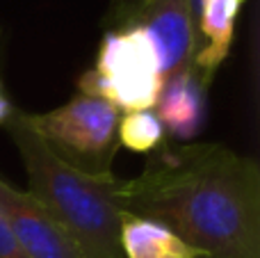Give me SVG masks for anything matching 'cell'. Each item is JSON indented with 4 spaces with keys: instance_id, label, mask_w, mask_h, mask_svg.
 Returning <instances> with one entry per match:
<instances>
[{
    "instance_id": "cell-13",
    "label": "cell",
    "mask_w": 260,
    "mask_h": 258,
    "mask_svg": "<svg viewBox=\"0 0 260 258\" xmlns=\"http://www.w3.org/2000/svg\"><path fill=\"white\" fill-rule=\"evenodd\" d=\"M189 5H192V12H194V18H197V9H199V5H201V0H189Z\"/></svg>"
},
{
    "instance_id": "cell-3",
    "label": "cell",
    "mask_w": 260,
    "mask_h": 258,
    "mask_svg": "<svg viewBox=\"0 0 260 258\" xmlns=\"http://www.w3.org/2000/svg\"><path fill=\"white\" fill-rule=\"evenodd\" d=\"M32 131L67 165L89 174L112 172L121 112L105 99L76 91L48 112H25Z\"/></svg>"
},
{
    "instance_id": "cell-9",
    "label": "cell",
    "mask_w": 260,
    "mask_h": 258,
    "mask_svg": "<svg viewBox=\"0 0 260 258\" xmlns=\"http://www.w3.org/2000/svg\"><path fill=\"white\" fill-rule=\"evenodd\" d=\"M119 245L123 258H203L165 224L126 213L121 219Z\"/></svg>"
},
{
    "instance_id": "cell-11",
    "label": "cell",
    "mask_w": 260,
    "mask_h": 258,
    "mask_svg": "<svg viewBox=\"0 0 260 258\" xmlns=\"http://www.w3.org/2000/svg\"><path fill=\"white\" fill-rule=\"evenodd\" d=\"M0 258H25L16 245V238L12 233V227H9V219L5 215L3 204H0Z\"/></svg>"
},
{
    "instance_id": "cell-6",
    "label": "cell",
    "mask_w": 260,
    "mask_h": 258,
    "mask_svg": "<svg viewBox=\"0 0 260 258\" xmlns=\"http://www.w3.org/2000/svg\"><path fill=\"white\" fill-rule=\"evenodd\" d=\"M0 204L25 258H87L67 229L27 190L0 178Z\"/></svg>"
},
{
    "instance_id": "cell-8",
    "label": "cell",
    "mask_w": 260,
    "mask_h": 258,
    "mask_svg": "<svg viewBox=\"0 0 260 258\" xmlns=\"http://www.w3.org/2000/svg\"><path fill=\"white\" fill-rule=\"evenodd\" d=\"M244 0H201L197 9V53L194 67L212 80L231 53L240 9Z\"/></svg>"
},
{
    "instance_id": "cell-10",
    "label": "cell",
    "mask_w": 260,
    "mask_h": 258,
    "mask_svg": "<svg viewBox=\"0 0 260 258\" xmlns=\"http://www.w3.org/2000/svg\"><path fill=\"white\" fill-rule=\"evenodd\" d=\"M119 144L135 153H153L167 140V133L155 110H135L119 119Z\"/></svg>"
},
{
    "instance_id": "cell-4",
    "label": "cell",
    "mask_w": 260,
    "mask_h": 258,
    "mask_svg": "<svg viewBox=\"0 0 260 258\" xmlns=\"http://www.w3.org/2000/svg\"><path fill=\"white\" fill-rule=\"evenodd\" d=\"M162 67L153 41L142 30H105L94 67L78 80V91L105 99L119 112L153 110Z\"/></svg>"
},
{
    "instance_id": "cell-5",
    "label": "cell",
    "mask_w": 260,
    "mask_h": 258,
    "mask_svg": "<svg viewBox=\"0 0 260 258\" xmlns=\"http://www.w3.org/2000/svg\"><path fill=\"white\" fill-rule=\"evenodd\" d=\"M142 30L160 55L162 78L194 62L197 18L189 0H110L105 30Z\"/></svg>"
},
{
    "instance_id": "cell-1",
    "label": "cell",
    "mask_w": 260,
    "mask_h": 258,
    "mask_svg": "<svg viewBox=\"0 0 260 258\" xmlns=\"http://www.w3.org/2000/svg\"><path fill=\"white\" fill-rule=\"evenodd\" d=\"M126 215L155 219L203 258H260V169L224 144H165L119 183Z\"/></svg>"
},
{
    "instance_id": "cell-7",
    "label": "cell",
    "mask_w": 260,
    "mask_h": 258,
    "mask_svg": "<svg viewBox=\"0 0 260 258\" xmlns=\"http://www.w3.org/2000/svg\"><path fill=\"white\" fill-rule=\"evenodd\" d=\"M208 85L210 80L194 67V62L162 78L153 110L167 135L178 142L199 135L206 119Z\"/></svg>"
},
{
    "instance_id": "cell-2",
    "label": "cell",
    "mask_w": 260,
    "mask_h": 258,
    "mask_svg": "<svg viewBox=\"0 0 260 258\" xmlns=\"http://www.w3.org/2000/svg\"><path fill=\"white\" fill-rule=\"evenodd\" d=\"M27 174V192L62 224L87 258H123L119 245L123 210L114 172L89 174L67 165L32 131L23 110L5 123Z\"/></svg>"
},
{
    "instance_id": "cell-12",
    "label": "cell",
    "mask_w": 260,
    "mask_h": 258,
    "mask_svg": "<svg viewBox=\"0 0 260 258\" xmlns=\"http://www.w3.org/2000/svg\"><path fill=\"white\" fill-rule=\"evenodd\" d=\"M14 105H12V101H9V96L5 94V87H3V82H0V126H5L7 123V119L14 114Z\"/></svg>"
}]
</instances>
